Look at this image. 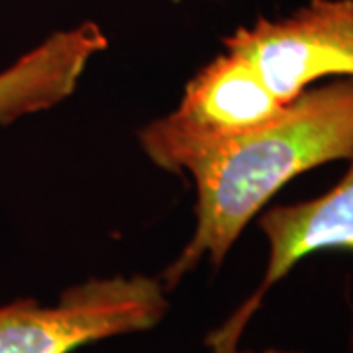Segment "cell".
I'll return each mask as SVG.
<instances>
[{
  "mask_svg": "<svg viewBox=\"0 0 353 353\" xmlns=\"http://www.w3.org/2000/svg\"><path fill=\"white\" fill-rule=\"evenodd\" d=\"M261 77L240 55L224 51L189 81L181 104L139 132L153 163L185 173L201 155L283 112Z\"/></svg>",
  "mask_w": 353,
  "mask_h": 353,
  "instance_id": "3957f363",
  "label": "cell"
},
{
  "mask_svg": "<svg viewBox=\"0 0 353 353\" xmlns=\"http://www.w3.org/2000/svg\"><path fill=\"white\" fill-rule=\"evenodd\" d=\"M222 43L290 104L324 77H353V0H310L292 16L238 28Z\"/></svg>",
  "mask_w": 353,
  "mask_h": 353,
  "instance_id": "277c9868",
  "label": "cell"
},
{
  "mask_svg": "<svg viewBox=\"0 0 353 353\" xmlns=\"http://www.w3.org/2000/svg\"><path fill=\"white\" fill-rule=\"evenodd\" d=\"M108 48L97 22L51 34L0 71V124L48 110L73 94L90 59Z\"/></svg>",
  "mask_w": 353,
  "mask_h": 353,
  "instance_id": "8992f818",
  "label": "cell"
},
{
  "mask_svg": "<svg viewBox=\"0 0 353 353\" xmlns=\"http://www.w3.org/2000/svg\"><path fill=\"white\" fill-rule=\"evenodd\" d=\"M214 353H255V352H240L238 347H232V350H224V352H214ZM263 353H299V352H281V350H267Z\"/></svg>",
  "mask_w": 353,
  "mask_h": 353,
  "instance_id": "52a82bcc",
  "label": "cell"
},
{
  "mask_svg": "<svg viewBox=\"0 0 353 353\" xmlns=\"http://www.w3.org/2000/svg\"><path fill=\"white\" fill-rule=\"evenodd\" d=\"M353 157V77L304 90L267 124L201 155L187 167L196 187V228L159 275L169 292L202 259L222 265L271 196L304 171Z\"/></svg>",
  "mask_w": 353,
  "mask_h": 353,
  "instance_id": "6da1fadb",
  "label": "cell"
},
{
  "mask_svg": "<svg viewBox=\"0 0 353 353\" xmlns=\"http://www.w3.org/2000/svg\"><path fill=\"white\" fill-rule=\"evenodd\" d=\"M167 308V290L157 277L90 279L65 289L55 304L34 299L0 304V353H73L155 328Z\"/></svg>",
  "mask_w": 353,
  "mask_h": 353,
  "instance_id": "7a4b0ae2",
  "label": "cell"
},
{
  "mask_svg": "<svg viewBox=\"0 0 353 353\" xmlns=\"http://www.w3.org/2000/svg\"><path fill=\"white\" fill-rule=\"evenodd\" d=\"M259 226L269 243V263L263 281L252 296L216 328L206 343L212 352L238 347L241 334L275 283L301 259L320 250H353V157L350 171L334 189L314 201L275 206L267 210Z\"/></svg>",
  "mask_w": 353,
  "mask_h": 353,
  "instance_id": "5b68a950",
  "label": "cell"
}]
</instances>
